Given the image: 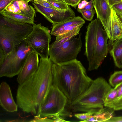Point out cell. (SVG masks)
I'll return each mask as SVG.
<instances>
[{
  "label": "cell",
  "mask_w": 122,
  "mask_h": 122,
  "mask_svg": "<svg viewBox=\"0 0 122 122\" xmlns=\"http://www.w3.org/2000/svg\"><path fill=\"white\" fill-rule=\"evenodd\" d=\"M52 119L53 120L54 122H68L64 119L62 117L59 115H57L53 117Z\"/></svg>",
  "instance_id": "cell-32"
},
{
  "label": "cell",
  "mask_w": 122,
  "mask_h": 122,
  "mask_svg": "<svg viewBox=\"0 0 122 122\" xmlns=\"http://www.w3.org/2000/svg\"><path fill=\"white\" fill-rule=\"evenodd\" d=\"M82 46L80 33L78 37L72 38L58 46L49 47V58L53 63L56 64L72 61L76 59Z\"/></svg>",
  "instance_id": "cell-8"
},
{
  "label": "cell",
  "mask_w": 122,
  "mask_h": 122,
  "mask_svg": "<svg viewBox=\"0 0 122 122\" xmlns=\"http://www.w3.org/2000/svg\"><path fill=\"white\" fill-rule=\"evenodd\" d=\"M33 1L45 7L58 9L46 1L42 0H36Z\"/></svg>",
  "instance_id": "cell-27"
},
{
  "label": "cell",
  "mask_w": 122,
  "mask_h": 122,
  "mask_svg": "<svg viewBox=\"0 0 122 122\" xmlns=\"http://www.w3.org/2000/svg\"><path fill=\"white\" fill-rule=\"evenodd\" d=\"M67 102L65 96L52 84L36 116L50 118L57 115L64 116L66 115L65 108Z\"/></svg>",
  "instance_id": "cell-7"
},
{
  "label": "cell",
  "mask_w": 122,
  "mask_h": 122,
  "mask_svg": "<svg viewBox=\"0 0 122 122\" xmlns=\"http://www.w3.org/2000/svg\"><path fill=\"white\" fill-rule=\"evenodd\" d=\"M39 63L37 53L33 52L29 55L18 75L17 81L19 85L24 83L35 73L38 68Z\"/></svg>",
  "instance_id": "cell-11"
},
{
  "label": "cell",
  "mask_w": 122,
  "mask_h": 122,
  "mask_svg": "<svg viewBox=\"0 0 122 122\" xmlns=\"http://www.w3.org/2000/svg\"><path fill=\"white\" fill-rule=\"evenodd\" d=\"M34 52L25 40L15 47L10 53L5 55L0 64V77L12 78L18 75L28 56Z\"/></svg>",
  "instance_id": "cell-6"
},
{
  "label": "cell",
  "mask_w": 122,
  "mask_h": 122,
  "mask_svg": "<svg viewBox=\"0 0 122 122\" xmlns=\"http://www.w3.org/2000/svg\"><path fill=\"white\" fill-rule=\"evenodd\" d=\"M81 0H64L66 4L76 8Z\"/></svg>",
  "instance_id": "cell-30"
},
{
  "label": "cell",
  "mask_w": 122,
  "mask_h": 122,
  "mask_svg": "<svg viewBox=\"0 0 122 122\" xmlns=\"http://www.w3.org/2000/svg\"><path fill=\"white\" fill-rule=\"evenodd\" d=\"M85 20L79 16H75L61 23L53 25L51 35L56 36L67 33L76 28H81Z\"/></svg>",
  "instance_id": "cell-12"
},
{
  "label": "cell",
  "mask_w": 122,
  "mask_h": 122,
  "mask_svg": "<svg viewBox=\"0 0 122 122\" xmlns=\"http://www.w3.org/2000/svg\"><path fill=\"white\" fill-rule=\"evenodd\" d=\"M0 102L2 107L9 112H17L18 106L14 101L10 87L5 82L0 86Z\"/></svg>",
  "instance_id": "cell-14"
},
{
  "label": "cell",
  "mask_w": 122,
  "mask_h": 122,
  "mask_svg": "<svg viewBox=\"0 0 122 122\" xmlns=\"http://www.w3.org/2000/svg\"><path fill=\"white\" fill-rule=\"evenodd\" d=\"M118 90L115 87L112 88L107 94L104 101V106L110 107L117 97Z\"/></svg>",
  "instance_id": "cell-22"
},
{
  "label": "cell",
  "mask_w": 122,
  "mask_h": 122,
  "mask_svg": "<svg viewBox=\"0 0 122 122\" xmlns=\"http://www.w3.org/2000/svg\"><path fill=\"white\" fill-rule=\"evenodd\" d=\"M112 8L116 13L122 14V2L113 5Z\"/></svg>",
  "instance_id": "cell-31"
},
{
  "label": "cell",
  "mask_w": 122,
  "mask_h": 122,
  "mask_svg": "<svg viewBox=\"0 0 122 122\" xmlns=\"http://www.w3.org/2000/svg\"><path fill=\"white\" fill-rule=\"evenodd\" d=\"M5 54L3 49L0 47V64L3 62L5 57Z\"/></svg>",
  "instance_id": "cell-35"
},
{
  "label": "cell",
  "mask_w": 122,
  "mask_h": 122,
  "mask_svg": "<svg viewBox=\"0 0 122 122\" xmlns=\"http://www.w3.org/2000/svg\"><path fill=\"white\" fill-rule=\"evenodd\" d=\"M32 122H54L53 120L48 117H39L35 116L34 118L31 121Z\"/></svg>",
  "instance_id": "cell-29"
},
{
  "label": "cell",
  "mask_w": 122,
  "mask_h": 122,
  "mask_svg": "<svg viewBox=\"0 0 122 122\" xmlns=\"http://www.w3.org/2000/svg\"><path fill=\"white\" fill-rule=\"evenodd\" d=\"M93 0H91L83 9L80 10H92L93 9Z\"/></svg>",
  "instance_id": "cell-34"
},
{
  "label": "cell",
  "mask_w": 122,
  "mask_h": 122,
  "mask_svg": "<svg viewBox=\"0 0 122 122\" xmlns=\"http://www.w3.org/2000/svg\"><path fill=\"white\" fill-rule=\"evenodd\" d=\"M52 63L48 57H41L36 71L19 85L16 104L23 112L37 114L52 85Z\"/></svg>",
  "instance_id": "cell-1"
},
{
  "label": "cell",
  "mask_w": 122,
  "mask_h": 122,
  "mask_svg": "<svg viewBox=\"0 0 122 122\" xmlns=\"http://www.w3.org/2000/svg\"><path fill=\"white\" fill-rule=\"evenodd\" d=\"M52 84L64 95L70 105L87 89L93 81L76 59L61 64L52 62Z\"/></svg>",
  "instance_id": "cell-2"
},
{
  "label": "cell",
  "mask_w": 122,
  "mask_h": 122,
  "mask_svg": "<svg viewBox=\"0 0 122 122\" xmlns=\"http://www.w3.org/2000/svg\"><path fill=\"white\" fill-rule=\"evenodd\" d=\"M109 5L112 7L113 5L122 2V0H107Z\"/></svg>",
  "instance_id": "cell-36"
},
{
  "label": "cell",
  "mask_w": 122,
  "mask_h": 122,
  "mask_svg": "<svg viewBox=\"0 0 122 122\" xmlns=\"http://www.w3.org/2000/svg\"><path fill=\"white\" fill-rule=\"evenodd\" d=\"M100 20L97 18L89 23L85 36L84 55L88 63V71L97 69L109 51V38Z\"/></svg>",
  "instance_id": "cell-3"
},
{
  "label": "cell",
  "mask_w": 122,
  "mask_h": 122,
  "mask_svg": "<svg viewBox=\"0 0 122 122\" xmlns=\"http://www.w3.org/2000/svg\"><path fill=\"white\" fill-rule=\"evenodd\" d=\"M112 88L103 78L93 80L87 89L70 105L73 112H96L103 107L106 97Z\"/></svg>",
  "instance_id": "cell-4"
},
{
  "label": "cell",
  "mask_w": 122,
  "mask_h": 122,
  "mask_svg": "<svg viewBox=\"0 0 122 122\" xmlns=\"http://www.w3.org/2000/svg\"><path fill=\"white\" fill-rule=\"evenodd\" d=\"M31 0V1H33V0Z\"/></svg>",
  "instance_id": "cell-41"
},
{
  "label": "cell",
  "mask_w": 122,
  "mask_h": 122,
  "mask_svg": "<svg viewBox=\"0 0 122 122\" xmlns=\"http://www.w3.org/2000/svg\"><path fill=\"white\" fill-rule=\"evenodd\" d=\"M78 9H82L84 7V6L81 3H79L78 4Z\"/></svg>",
  "instance_id": "cell-39"
},
{
  "label": "cell",
  "mask_w": 122,
  "mask_h": 122,
  "mask_svg": "<svg viewBox=\"0 0 122 122\" xmlns=\"http://www.w3.org/2000/svg\"><path fill=\"white\" fill-rule=\"evenodd\" d=\"M96 112H89L82 113H76L75 114V116L81 121V122H84L92 117Z\"/></svg>",
  "instance_id": "cell-26"
},
{
  "label": "cell",
  "mask_w": 122,
  "mask_h": 122,
  "mask_svg": "<svg viewBox=\"0 0 122 122\" xmlns=\"http://www.w3.org/2000/svg\"><path fill=\"white\" fill-rule=\"evenodd\" d=\"M89 2H88L87 0H83L81 2V3L85 7L88 3Z\"/></svg>",
  "instance_id": "cell-38"
},
{
  "label": "cell",
  "mask_w": 122,
  "mask_h": 122,
  "mask_svg": "<svg viewBox=\"0 0 122 122\" xmlns=\"http://www.w3.org/2000/svg\"><path fill=\"white\" fill-rule=\"evenodd\" d=\"M115 110L107 107L100 109L93 116L84 122H106L115 115Z\"/></svg>",
  "instance_id": "cell-18"
},
{
  "label": "cell",
  "mask_w": 122,
  "mask_h": 122,
  "mask_svg": "<svg viewBox=\"0 0 122 122\" xmlns=\"http://www.w3.org/2000/svg\"><path fill=\"white\" fill-rule=\"evenodd\" d=\"M0 14L4 17L20 23L33 25L35 13L23 14L8 12L4 10Z\"/></svg>",
  "instance_id": "cell-19"
},
{
  "label": "cell",
  "mask_w": 122,
  "mask_h": 122,
  "mask_svg": "<svg viewBox=\"0 0 122 122\" xmlns=\"http://www.w3.org/2000/svg\"><path fill=\"white\" fill-rule=\"evenodd\" d=\"M15 0H0V13L4 10L6 7Z\"/></svg>",
  "instance_id": "cell-28"
},
{
  "label": "cell",
  "mask_w": 122,
  "mask_h": 122,
  "mask_svg": "<svg viewBox=\"0 0 122 122\" xmlns=\"http://www.w3.org/2000/svg\"><path fill=\"white\" fill-rule=\"evenodd\" d=\"M104 29L111 41L122 38V23L112 8L111 15Z\"/></svg>",
  "instance_id": "cell-13"
},
{
  "label": "cell",
  "mask_w": 122,
  "mask_h": 122,
  "mask_svg": "<svg viewBox=\"0 0 122 122\" xmlns=\"http://www.w3.org/2000/svg\"><path fill=\"white\" fill-rule=\"evenodd\" d=\"M32 25V30L25 40L41 57L48 58L51 38L50 31L41 24Z\"/></svg>",
  "instance_id": "cell-9"
},
{
  "label": "cell",
  "mask_w": 122,
  "mask_h": 122,
  "mask_svg": "<svg viewBox=\"0 0 122 122\" xmlns=\"http://www.w3.org/2000/svg\"><path fill=\"white\" fill-rule=\"evenodd\" d=\"M116 13L120 20L122 23V14H120L117 13Z\"/></svg>",
  "instance_id": "cell-37"
},
{
  "label": "cell",
  "mask_w": 122,
  "mask_h": 122,
  "mask_svg": "<svg viewBox=\"0 0 122 122\" xmlns=\"http://www.w3.org/2000/svg\"><path fill=\"white\" fill-rule=\"evenodd\" d=\"M21 0L25 2L28 3L29 2L31 1V0Z\"/></svg>",
  "instance_id": "cell-40"
},
{
  "label": "cell",
  "mask_w": 122,
  "mask_h": 122,
  "mask_svg": "<svg viewBox=\"0 0 122 122\" xmlns=\"http://www.w3.org/2000/svg\"><path fill=\"white\" fill-rule=\"evenodd\" d=\"M77 11L81 14L85 20L89 21L92 20L96 13L95 10L93 9L92 10H81L77 9Z\"/></svg>",
  "instance_id": "cell-24"
},
{
  "label": "cell",
  "mask_w": 122,
  "mask_h": 122,
  "mask_svg": "<svg viewBox=\"0 0 122 122\" xmlns=\"http://www.w3.org/2000/svg\"><path fill=\"white\" fill-rule=\"evenodd\" d=\"M58 9L66 10L69 6L65 1L55 0H49L47 1Z\"/></svg>",
  "instance_id": "cell-25"
},
{
  "label": "cell",
  "mask_w": 122,
  "mask_h": 122,
  "mask_svg": "<svg viewBox=\"0 0 122 122\" xmlns=\"http://www.w3.org/2000/svg\"><path fill=\"white\" fill-rule=\"evenodd\" d=\"M32 25L17 22L2 15L0 19V47L5 54L21 44L30 33Z\"/></svg>",
  "instance_id": "cell-5"
},
{
  "label": "cell",
  "mask_w": 122,
  "mask_h": 122,
  "mask_svg": "<svg viewBox=\"0 0 122 122\" xmlns=\"http://www.w3.org/2000/svg\"><path fill=\"white\" fill-rule=\"evenodd\" d=\"M109 52L115 66L122 68V38L114 41Z\"/></svg>",
  "instance_id": "cell-17"
},
{
  "label": "cell",
  "mask_w": 122,
  "mask_h": 122,
  "mask_svg": "<svg viewBox=\"0 0 122 122\" xmlns=\"http://www.w3.org/2000/svg\"><path fill=\"white\" fill-rule=\"evenodd\" d=\"M106 122H122V116L120 117H114Z\"/></svg>",
  "instance_id": "cell-33"
},
{
  "label": "cell",
  "mask_w": 122,
  "mask_h": 122,
  "mask_svg": "<svg viewBox=\"0 0 122 122\" xmlns=\"http://www.w3.org/2000/svg\"><path fill=\"white\" fill-rule=\"evenodd\" d=\"M93 5L97 18L101 20L104 29L111 15L112 7L109 5L107 0H93Z\"/></svg>",
  "instance_id": "cell-15"
},
{
  "label": "cell",
  "mask_w": 122,
  "mask_h": 122,
  "mask_svg": "<svg viewBox=\"0 0 122 122\" xmlns=\"http://www.w3.org/2000/svg\"><path fill=\"white\" fill-rule=\"evenodd\" d=\"M115 87L118 90L117 97L112 105L110 108L115 111L122 109V82Z\"/></svg>",
  "instance_id": "cell-21"
},
{
  "label": "cell",
  "mask_w": 122,
  "mask_h": 122,
  "mask_svg": "<svg viewBox=\"0 0 122 122\" xmlns=\"http://www.w3.org/2000/svg\"><path fill=\"white\" fill-rule=\"evenodd\" d=\"M110 85L115 87L122 82V70L115 71L111 75L109 80Z\"/></svg>",
  "instance_id": "cell-23"
},
{
  "label": "cell",
  "mask_w": 122,
  "mask_h": 122,
  "mask_svg": "<svg viewBox=\"0 0 122 122\" xmlns=\"http://www.w3.org/2000/svg\"><path fill=\"white\" fill-rule=\"evenodd\" d=\"M81 28L80 27L63 34L56 36L55 41L50 45L49 47L58 46L64 42L75 37L79 34Z\"/></svg>",
  "instance_id": "cell-20"
},
{
  "label": "cell",
  "mask_w": 122,
  "mask_h": 122,
  "mask_svg": "<svg viewBox=\"0 0 122 122\" xmlns=\"http://www.w3.org/2000/svg\"><path fill=\"white\" fill-rule=\"evenodd\" d=\"M36 11L42 14L53 25L62 22L75 16L74 11L69 6L66 10L46 8L33 1Z\"/></svg>",
  "instance_id": "cell-10"
},
{
  "label": "cell",
  "mask_w": 122,
  "mask_h": 122,
  "mask_svg": "<svg viewBox=\"0 0 122 122\" xmlns=\"http://www.w3.org/2000/svg\"><path fill=\"white\" fill-rule=\"evenodd\" d=\"M5 10L13 13L27 14L35 13L34 8L25 1H14L5 8Z\"/></svg>",
  "instance_id": "cell-16"
}]
</instances>
